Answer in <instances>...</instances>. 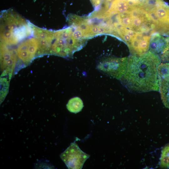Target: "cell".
<instances>
[{
  "label": "cell",
  "mask_w": 169,
  "mask_h": 169,
  "mask_svg": "<svg viewBox=\"0 0 169 169\" xmlns=\"http://www.w3.org/2000/svg\"><path fill=\"white\" fill-rule=\"evenodd\" d=\"M133 5L127 0H114L108 10L106 12L107 15L126 12L129 10Z\"/></svg>",
  "instance_id": "12"
},
{
  "label": "cell",
  "mask_w": 169,
  "mask_h": 169,
  "mask_svg": "<svg viewBox=\"0 0 169 169\" xmlns=\"http://www.w3.org/2000/svg\"><path fill=\"white\" fill-rule=\"evenodd\" d=\"M38 48V41L34 36L22 42L19 45L16 51L17 55L23 62L28 64L36 56Z\"/></svg>",
  "instance_id": "7"
},
{
  "label": "cell",
  "mask_w": 169,
  "mask_h": 169,
  "mask_svg": "<svg viewBox=\"0 0 169 169\" xmlns=\"http://www.w3.org/2000/svg\"><path fill=\"white\" fill-rule=\"evenodd\" d=\"M87 40L82 32L72 26L54 31L50 54L63 57H72L75 52L84 46Z\"/></svg>",
  "instance_id": "4"
},
{
  "label": "cell",
  "mask_w": 169,
  "mask_h": 169,
  "mask_svg": "<svg viewBox=\"0 0 169 169\" xmlns=\"http://www.w3.org/2000/svg\"><path fill=\"white\" fill-rule=\"evenodd\" d=\"M158 73L161 99L165 107L169 108V62L161 63Z\"/></svg>",
  "instance_id": "10"
},
{
  "label": "cell",
  "mask_w": 169,
  "mask_h": 169,
  "mask_svg": "<svg viewBox=\"0 0 169 169\" xmlns=\"http://www.w3.org/2000/svg\"><path fill=\"white\" fill-rule=\"evenodd\" d=\"M161 62L159 56L149 50L141 55H131L120 81L132 92L159 91L158 67Z\"/></svg>",
  "instance_id": "1"
},
{
  "label": "cell",
  "mask_w": 169,
  "mask_h": 169,
  "mask_svg": "<svg viewBox=\"0 0 169 169\" xmlns=\"http://www.w3.org/2000/svg\"><path fill=\"white\" fill-rule=\"evenodd\" d=\"M16 51L8 46V45L1 43V67L3 70L1 76L12 74V72L17 60Z\"/></svg>",
  "instance_id": "9"
},
{
  "label": "cell",
  "mask_w": 169,
  "mask_h": 169,
  "mask_svg": "<svg viewBox=\"0 0 169 169\" xmlns=\"http://www.w3.org/2000/svg\"><path fill=\"white\" fill-rule=\"evenodd\" d=\"M33 36L38 40V56L50 54L51 46L54 38V31L38 28L31 23Z\"/></svg>",
  "instance_id": "8"
},
{
  "label": "cell",
  "mask_w": 169,
  "mask_h": 169,
  "mask_svg": "<svg viewBox=\"0 0 169 169\" xmlns=\"http://www.w3.org/2000/svg\"><path fill=\"white\" fill-rule=\"evenodd\" d=\"M112 0H104L105 1H110Z\"/></svg>",
  "instance_id": "16"
},
{
  "label": "cell",
  "mask_w": 169,
  "mask_h": 169,
  "mask_svg": "<svg viewBox=\"0 0 169 169\" xmlns=\"http://www.w3.org/2000/svg\"><path fill=\"white\" fill-rule=\"evenodd\" d=\"M103 0H90L95 10H98L100 7Z\"/></svg>",
  "instance_id": "15"
},
{
  "label": "cell",
  "mask_w": 169,
  "mask_h": 169,
  "mask_svg": "<svg viewBox=\"0 0 169 169\" xmlns=\"http://www.w3.org/2000/svg\"><path fill=\"white\" fill-rule=\"evenodd\" d=\"M90 155L82 151L75 142L72 143L60 155L69 169H81Z\"/></svg>",
  "instance_id": "6"
},
{
  "label": "cell",
  "mask_w": 169,
  "mask_h": 169,
  "mask_svg": "<svg viewBox=\"0 0 169 169\" xmlns=\"http://www.w3.org/2000/svg\"><path fill=\"white\" fill-rule=\"evenodd\" d=\"M128 60V57H105L98 62L96 67L102 73L120 79L126 71Z\"/></svg>",
  "instance_id": "5"
},
{
  "label": "cell",
  "mask_w": 169,
  "mask_h": 169,
  "mask_svg": "<svg viewBox=\"0 0 169 169\" xmlns=\"http://www.w3.org/2000/svg\"><path fill=\"white\" fill-rule=\"evenodd\" d=\"M160 165L161 168H169V144L162 150Z\"/></svg>",
  "instance_id": "14"
},
{
  "label": "cell",
  "mask_w": 169,
  "mask_h": 169,
  "mask_svg": "<svg viewBox=\"0 0 169 169\" xmlns=\"http://www.w3.org/2000/svg\"><path fill=\"white\" fill-rule=\"evenodd\" d=\"M84 106L82 100L78 97L70 99L66 105L67 109L72 113H77L80 111Z\"/></svg>",
  "instance_id": "13"
},
{
  "label": "cell",
  "mask_w": 169,
  "mask_h": 169,
  "mask_svg": "<svg viewBox=\"0 0 169 169\" xmlns=\"http://www.w3.org/2000/svg\"><path fill=\"white\" fill-rule=\"evenodd\" d=\"M33 30L29 21L27 22L12 9L4 10L0 15L1 43L15 45L31 36Z\"/></svg>",
  "instance_id": "3"
},
{
  "label": "cell",
  "mask_w": 169,
  "mask_h": 169,
  "mask_svg": "<svg viewBox=\"0 0 169 169\" xmlns=\"http://www.w3.org/2000/svg\"><path fill=\"white\" fill-rule=\"evenodd\" d=\"M116 27L134 34L139 39L151 36L156 31L155 24L149 13L143 7L133 5L126 12L115 17Z\"/></svg>",
  "instance_id": "2"
},
{
  "label": "cell",
  "mask_w": 169,
  "mask_h": 169,
  "mask_svg": "<svg viewBox=\"0 0 169 169\" xmlns=\"http://www.w3.org/2000/svg\"><path fill=\"white\" fill-rule=\"evenodd\" d=\"M166 36L158 32H155L151 36L149 46V51L159 56L164 51L167 45Z\"/></svg>",
  "instance_id": "11"
}]
</instances>
